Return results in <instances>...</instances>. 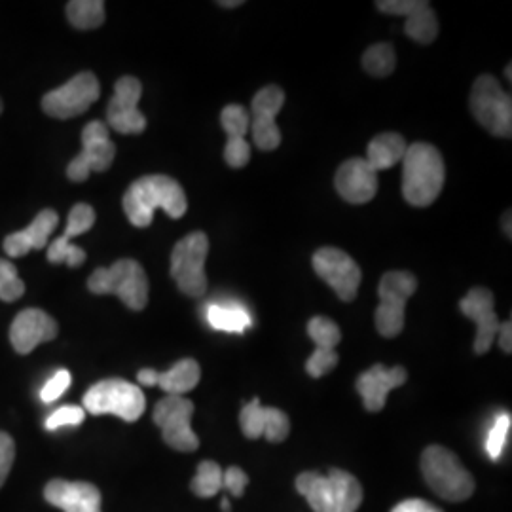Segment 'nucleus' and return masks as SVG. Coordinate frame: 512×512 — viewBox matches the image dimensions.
Listing matches in <instances>:
<instances>
[{"mask_svg": "<svg viewBox=\"0 0 512 512\" xmlns=\"http://www.w3.org/2000/svg\"><path fill=\"white\" fill-rule=\"evenodd\" d=\"M122 205L133 226L147 228L158 209H164L171 219H181L188 209V200L183 186L175 179L167 175H147L129 186Z\"/></svg>", "mask_w": 512, "mask_h": 512, "instance_id": "obj_1", "label": "nucleus"}, {"mask_svg": "<svg viewBox=\"0 0 512 512\" xmlns=\"http://www.w3.org/2000/svg\"><path fill=\"white\" fill-rule=\"evenodd\" d=\"M446 181V165L439 148L429 143L408 145L403 158V196L414 207H429Z\"/></svg>", "mask_w": 512, "mask_h": 512, "instance_id": "obj_2", "label": "nucleus"}, {"mask_svg": "<svg viewBox=\"0 0 512 512\" xmlns=\"http://www.w3.org/2000/svg\"><path fill=\"white\" fill-rule=\"evenodd\" d=\"M296 490L315 512H357L363 503V486L342 469H330L329 475L302 473Z\"/></svg>", "mask_w": 512, "mask_h": 512, "instance_id": "obj_3", "label": "nucleus"}, {"mask_svg": "<svg viewBox=\"0 0 512 512\" xmlns=\"http://www.w3.org/2000/svg\"><path fill=\"white\" fill-rule=\"evenodd\" d=\"M421 473L429 488L450 503L467 501L475 492V478L458 456L444 446H429L421 456Z\"/></svg>", "mask_w": 512, "mask_h": 512, "instance_id": "obj_4", "label": "nucleus"}, {"mask_svg": "<svg viewBox=\"0 0 512 512\" xmlns=\"http://www.w3.org/2000/svg\"><path fill=\"white\" fill-rule=\"evenodd\" d=\"M93 294H116L129 310L141 311L148 304L147 272L137 260L122 258L110 268L95 270L88 279Z\"/></svg>", "mask_w": 512, "mask_h": 512, "instance_id": "obj_5", "label": "nucleus"}, {"mask_svg": "<svg viewBox=\"0 0 512 512\" xmlns=\"http://www.w3.org/2000/svg\"><path fill=\"white\" fill-rule=\"evenodd\" d=\"M147 408V399L141 387L120 378L97 382L84 395V410L93 416L112 414L124 421H137Z\"/></svg>", "mask_w": 512, "mask_h": 512, "instance_id": "obj_6", "label": "nucleus"}, {"mask_svg": "<svg viewBox=\"0 0 512 512\" xmlns=\"http://www.w3.org/2000/svg\"><path fill=\"white\" fill-rule=\"evenodd\" d=\"M471 112L476 122L495 137L511 139V95L501 88L497 78L490 74L478 76L471 90Z\"/></svg>", "mask_w": 512, "mask_h": 512, "instance_id": "obj_7", "label": "nucleus"}, {"mask_svg": "<svg viewBox=\"0 0 512 512\" xmlns=\"http://www.w3.org/2000/svg\"><path fill=\"white\" fill-rule=\"evenodd\" d=\"M209 255V239L203 232H192L181 239L171 253V277L181 293L200 298L207 293L205 260Z\"/></svg>", "mask_w": 512, "mask_h": 512, "instance_id": "obj_8", "label": "nucleus"}, {"mask_svg": "<svg viewBox=\"0 0 512 512\" xmlns=\"http://www.w3.org/2000/svg\"><path fill=\"white\" fill-rule=\"evenodd\" d=\"M418 289L416 275L404 270L387 272L380 281L378 296L380 306L376 310V329L384 338H395L404 329V310Z\"/></svg>", "mask_w": 512, "mask_h": 512, "instance_id": "obj_9", "label": "nucleus"}, {"mask_svg": "<svg viewBox=\"0 0 512 512\" xmlns=\"http://www.w3.org/2000/svg\"><path fill=\"white\" fill-rule=\"evenodd\" d=\"M101 95V84L93 73L73 76L61 88L52 90L42 97V109L57 120H71L92 107Z\"/></svg>", "mask_w": 512, "mask_h": 512, "instance_id": "obj_10", "label": "nucleus"}, {"mask_svg": "<svg viewBox=\"0 0 512 512\" xmlns=\"http://www.w3.org/2000/svg\"><path fill=\"white\" fill-rule=\"evenodd\" d=\"M194 403L186 397L167 395L154 408V423L162 429L165 444L177 452H194L200 446V439L192 429Z\"/></svg>", "mask_w": 512, "mask_h": 512, "instance_id": "obj_11", "label": "nucleus"}, {"mask_svg": "<svg viewBox=\"0 0 512 512\" xmlns=\"http://www.w3.org/2000/svg\"><path fill=\"white\" fill-rule=\"evenodd\" d=\"M116 156V147L110 141L109 126L93 120L82 129V152L67 167V177L73 183H84L92 173L107 171Z\"/></svg>", "mask_w": 512, "mask_h": 512, "instance_id": "obj_12", "label": "nucleus"}, {"mask_svg": "<svg viewBox=\"0 0 512 512\" xmlns=\"http://www.w3.org/2000/svg\"><path fill=\"white\" fill-rule=\"evenodd\" d=\"M311 264L315 274L329 285L340 300L353 302L357 298L363 272L346 251L336 247H321L313 253Z\"/></svg>", "mask_w": 512, "mask_h": 512, "instance_id": "obj_13", "label": "nucleus"}, {"mask_svg": "<svg viewBox=\"0 0 512 512\" xmlns=\"http://www.w3.org/2000/svg\"><path fill=\"white\" fill-rule=\"evenodd\" d=\"M143 84L135 76H122L114 84V95L107 109L109 128L122 135H139L147 129V118L139 110Z\"/></svg>", "mask_w": 512, "mask_h": 512, "instance_id": "obj_14", "label": "nucleus"}, {"mask_svg": "<svg viewBox=\"0 0 512 512\" xmlns=\"http://www.w3.org/2000/svg\"><path fill=\"white\" fill-rule=\"evenodd\" d=\"M285 105V93L277 86H266L256 93L251 103V133L260 150H275L281 145V131L275 124L277 114Z\"/></svg>", "mask_w": 512, "mask_h": 512, "instance_id": "obj_15", "label": "nucleus"}, {"mask_svg": "<svg viewBox=\"0 0 512 512\" xmlns=\"http://www.w3.org/2000/svg\"><path fill=\"white\" fill-rule=\"evenodd\" d=\"M459 310L469 317L476 325L475 353L484 355L494 346L497 332H499V319L494 308V294L484 287L471 289L467 296L459 302Z\"/></svg>", "mask_w": 512, "mask_h": 512, "instance_id": "obj_16", "label": "nucleus"}, {"mask_svg": "<svg viewBox=\"0 0 512 512\" xmlns=\"http://www.w3.org/2000/svg\"><path fill=\"white\" fill-rule=\"evenodd\" d=\"M93 224H95V211H93L92 205L76 203L69 213L65 234L61 238L55 239L54 243L48 247V260L52 264L65 262L69 268L82 266L86 260V251L73 245L71 239L78 238V236L86 234L88 230H92Z\"/></svg>", "mask_w": 512, "mask_h": 512, "instance_id": "obj_17", "label": "nucleus"}, {"mask_svg": "<svg viewBox=\"0 0 512 512\" xmlns=\"http://www.w3.org/2000/svg\"><path fill=\"white\" fill-rule=\"evenodd\" d=\"M239 425L243 435L253 440L266 437L270 442H283L291 433L289 416L279 408L262 406L258 399L241 408Z\"/></svg>", "mask_w": 512, "mask_h": 512, "instance_id": "obj_18", "label": "nucleus"}, {"mask_svg": "<svg viewBox=\"0 0 512 512\" xmlns=\"http://www.w3.org/2000/svg\"><path fill=\"white\" fill-rule=\"evenodd\" d=\"M57 332L59 329L52 315L37 308H29L16 315L10 327V342L18 353L27 355L40 344L54 340Z\"/></svg>", "mask_w": 512, "mask_h": 512, "instance_id": "obj_19", "label": "nucleus"}, {"mask_svg": "<svg viewBox=\"0 0 512 512\" xmlns=\"http://www.w3.org/2000/svg\"><path fill=\"white\" fill-rule=\"evenodd\" d=\"M334 184L346 202L363 205L378 192V173L366 164L365 158H349L338 167Z\"/></svg>", "mask_w": 512, "mask_h": 512, "instance_id": "obj_20", "label": "nucleus"}, {"mask_svg": "<svg viewBox=\"0 0 512 512\" xmlns=\"http://www.w3.org/2000/svg\"><path fill=\"white\" fill-rule=\"evenodd\" d=\"M406 378H408V374L403 366L387 368L384 365H374L357 378L355 387H357L359 395L363 397L366 410L380 412L385 408L387 395L393 389L401 387L406 382Z\"/></svg>", "mask_w": 512, "mask_h": 512, "instance_id": "obj_21", "label": "nucleus"}, {"mask_svg": "<svg viewBox=\"0 0 512 512\" xmlns=\"http://www.w3.org/2000/svg\"><path fill=\"white\" fill-rule=\"evenodd\" d=\"M44 497L57 509L65 512L101 511V492L90 482L52 480L44 488Z\"/></svg>", "mask_w": 512, "mask_h": 512, "instance_id": "obj_22", "label": "nucleus"}, {"mask_svg": "<svg viewBox=\"0 0 512 512\" xmlns=\"http://www.w3.org/2000/svg\"><path fill=\"white\" fill-rule=\"evenodd\" d=\"M57 224H59V215L55 213L54 209L40 211L25 230L10 234L8 238L4 239L6 255L19 258V256L27 255L33 249H44L52 232L57 228Z\"/></svg>", "mask_w": 512, "mask_h": 512, "instance_id": "obj_23", "label": "nucleus"}, {"mask_svg": "<svg viewBox=\"0 0 512 512\" xmlns=\"http://www.w3.org/2000/svg\"><path fill=\"white\" fill-rule=\"evenodd\" d=\"M408 143L404 141L403 135L399 133H382L376 135L366 148V164L370 165L376 173L391 169L393 165L403 162Z\"/></svg>", "mask_w": 512, "mask_h": 512, "instance_id": "obj_24", "label": "nucleus"}, {"mask_svg": "<svg viewBox=\"0 0 512 512\" xmlns=\"http://www.w3.org/2000/svg\"><path fill=\"white\" fill-rule=\"evenodd\" d=\"M202 380V368L194 359H181L179 363L171 366L167 372L158 374V385L167 395L184 397L192 391Z\"/></svg>", "mask_w": 512, "mask_h": 512, "instance_id": "obj_25", "label": "nucleus"}, {"mask_svg": "<svg viewBox=\"0 0 512 512\" xmlns=\"http://www.w3.org/2000/svg\"><path fill=\"white\" fill-rule=\"evenodd\" d=\"M406 37L412 38L420 44H431L439 37V19L437 14L431 10L429 2L418 8L414 14H410L404 23Z\"/></svg>", "mask_w": 512, "mask_h": 512, "instance_id": "obj_26", "label": "nucleus"}, {"mask_svg": "<svg viewBox=\"0 0 512 512\" xmlns=\"http://www.w3.org/2000/svg\"><path fill=\"white\" fill-rule=\"evenodd\" d=\"M67 18L80 31H90L103 25L105 2L103 0H73L67 4Z\"/></svg>", "mask_w": 512, "mask_h": 512, "instance_id": "obj_27", "label": "nucleus"}, {"mask_svg": "<svg viewBox=\"0 0 512 512\" xmlns=\"http://www.w3.org/2000/svg\"><path fill=\"white\" fill-rule=\"evenodd\" d=\"M207 321L213 329L222 330V332H243L251 327L249 313L236 304L211 306L207 310Z\"/></svg>", "mask_w": 512, "mask_h": 512, "instance_id": "obj_28", "label": "nucleus"}, {"mask_svg": "<svg viewBox=\"0 0 512 512\" xmlns=\"http://www.w3.org/2000/svg\"><path fill=\"white\" fill-rule=\"evenodd\" d=\"M395 65H397V55H395V48L389 42L374 44L363 54V69L376 78L389 76L395 71Z\"/></svg>", "mask_w": 512, "mask_h": 512, "instance_id": "obj_29", "label": "nucleus"}, {"mask_svg": "<svg viewBox=\"0 0 512 512\" xmlns=\"http://www.w3.org/2000/svg\"><path fill=\"white\" fill-rule=\"evenodd\" d=\"M192 492L198 497H215L222 490V469L215 461H202L198 473L190 484Z\"/></svg>", "mask_w": 512, "mask_h": 512, "instance_id": "obj_30", "label": "nucleus"}, {"mask_svg": "<svg viewBox=\"0 0 512 512\" xmlns=\"http://www.w3.org/2000/svg\"><path fill=\"white\" fill-rule=\"evenodd\" d=\"M308 334L315 342V348L336 349L342 340L340 327L332 319L323 315H317L311 319L308 323Z\"/></svg>", "mask_w": 512, "mask_h": 512, "instance_id": "obj_31", "label": "nucleus"}, {"mask_svg": "<svg viewBox=\"0 0 512 512\" xmlns=\"http://www.w3.org/2000/svg\"><path fill=\"white\" fill-rule=\"evenodd\" d=\"M220 124L226 131L228 139H245L247 131L251 129V116L245 107L241 105H228L222 109Z\"/></svg>", "mask_w": 512, "mask_h": 512, "instance_id": "obj_32", "label": "nucleus"}, {"mask_svg": "<svg viewBox=\"0 0 512 512\" xmlns=\"http://www.w3.org/2000/svg\"><path fill=\"white\" fill-rule=\"evenodd\" d=\"M25 293V283L19 279L18 268L0 258V300L16 302Z\"/></svg>", "mask_w": 512, "mask_h": 512, "instance_id": "obj_33", "label": "nucleus"}, {"mask_svg": "<svg viewBox=\"0 0 512 512\" xmlns=\"http://www.w3.org/2000/svg\"><path fill=\"white\" fill-rule=\"evenodd\" d=\"M511 414H501L497 420H495L490 433H488V440H486V452L488 456L497 461L501 458L503 450H505V444L509 440V433H511Z\"/></svg>", "mask_w": 512, "mask_h": 512, "instance_id": "obj_34", "label": "nucleus"}, {"mask_svg": "<svg viewBox=\"0 0 512 512\" xmlns=\"http://www.w3.org/2000/svg\"><path fill=\"white\" fill-rule=\"evenodd\" d=\"M338 361H340V357H338L336 349L315 348L306 363V370L311 378H323L338 366Z\"/></svg>", "mask_w": 512, "mask_h": 512, "instance_id": "obj_35", "label": "nucleus"}, {"mask_svg": "<svg viewBox=\"0 0 512 512\" xmlns=\"http://www.w3.org/2000/svg\"><path fill=\"white\" fill-rule=\"evenodd\" d=\"M86 420V410L82 406H61L52 412L46 420L48 431H57L61 427H76Z\"/></svg>", "mask_w": 512, "mask_h": 512, "instance_id": "obj_36", "label": "nucleus"}, {"mask_svg": "<svg viewBox=\"0 0 512 512\" xmlns=\"http://www.w3.org/2000/svg\"><path fill=\"white\" fill-rule=\"evenodd\" d=\"M71 382H73V378H71L69 370H65V368L57 370L54 376L42 387L40 401L46 404L54 403L59 397H63L67 393V389L71 387Z\"/></svg>", "mask_w": 512, "mask_h": 512, "instance_id": "obj_37", "label": "nucleus"}, {"mask_svg": "<svg viewBox=\"0 0 512 512\" xmlns=\"http://www.w3.org/2000/svg\"><path fill=\"white\" fill-rule=\"evenodd\" d=\"M224 160L234 169L245 167L251 160V145L245 139H228L224 147Z\"/></svg>", "mask_w": 512, "mask_h": 512, "instance_id": "obj_38", "label": "nucleus"}, {"mask_svg": "<svg viewBox=\"0 0 512 512\" xmlns=\"http://www.w3.org/2000/svg\"><path fill=\"white\" fill-rule=\"evenodd\" d=\"M425 4H427L425 0H380V2H376L380 12L391 14V16H404V18H408L410 14H414Z\"/></svg>", "mask_w": 512, "mask_h": 512, "instance_id": "obj_39", "label": "nucleus"}, {"mask_svg": "<svg viewBox=\"0 0 512 512\" xmlns=\"http://www.w3.org/2000/svg\"><path fill=\"white\" fill-rule=\"evenodd\" d=\"M16 458V444L8 433L0 431V488L4 486L6 478L10 475L12 463Z\"/></svg>", "mask_w": 512, "mask_h": 512, "instance_id": "obj_40", "label": "nucleus"}, {"mask_svg": "<svg viewBox=\"0 0 512 512\" xmlns=\"http://www.w3.org/2000/svg\"><path fill=\"white\" fill-rule=\"evenodd\" d=\"M247 484H249V476L243 469L230 467V469L222 471V488H226L230 494L241 497L245 488H247Z\"/></svg>", "mask_w": 512, "mask_h": 512, "instance_id": "obj_41", "label": "nucleus"}, {"mask_svg": "<svg viewBox=\"0 0 512 512\" xmlns=\"http://www.w3.org/2000/svg\"><path fill=\"white\" fill-rule=\"evenodd\" d=\"M391 512H442L439 507L423 501V499H406L403 503H399L397 507H393Z\"/></svg>", "mask_w": 512, "mask_h": 512, "instance_id": "obj_42", "label": "nucleus"}, {"mask_svg": "<svg viewBox=\"0 0 512 512\" xmlns=\"http://www.w3.org/2000/svg\"><path fill=\"white\" fill-rule=\"evenodd\" d=\"M511 334V321H507V323H501V327H499V332H497V338H499V346H501V349H503L505 353H511L512 351Z\"/></svg>", "mask_w": 512, "mask_h": 512, "instance_id": "obj_43", "label": "nucleus"}, {"mask_svg": "<svg viewBox=\"0 0 512 512\" xmlns=\"http://www.w3.org/2000/svg\"><path fill=\"white\" fill-rule=\"evenodd\" d=\"M158 374L160 372H156L152 368H143V370H139L137 380H139V384L145 385V387H152V385H158Z\"/></svg>", "mask_w": 512, "mask_h": 512, "instance_id": "obj_44", "label": "nucleus"}, {"mask_svg": "<svg viewBox=\"0 0 512 512\" xmlns=\"http://www.w3.org/2000/svg\"><path fill=\"white\" fill-rule=\"evenodd\" d=\"M243 4V0H230V2H224V0H220L219 6H224V8H236V6H241Z\"/></svg>", "mask_w": 512, "mask_h": 512, "instance_id": "obj_45", "label": "nucleus"}, {"mask_svg": "<svg viewBox=\"0 0 512 512\" xmlns=\"http://www.w3.org/2000/svg\"><path fill=\"white\" fill-rule=\"evenodd\" d=\"M222 511L230 512V501H228V499H226V497H224V499H222Z\"/></svg>", "mask_w": 512, "mask_h": 512, "instance_id": "obj_46", "label": "nucleus"}, {"mask_svg": "<svg viewBox=\"0 0 512 512\" xmlns=\"http://www.w3.org/2000/svg\"><path fill=\"white\" fill-rule=\"evenodd\" d=\"M507 236L511 238V213H507Z\"/></svg>", "mask_w": 512, "mask_h": 512, "instance_id": "obj_47", "label": "nucleus"}, {"mask_svg": "<svg viewBox=\"0 0 512 512\" xmlns=\"http://www.w3.org/2000/svg\"><path fill=\"white\" fill-rule=\"evenodd\" d=\"M0 112H2V101H0Z\"/></svg>", "mask_w": 512, "mask_h": 512, "instance_id": "obj_48", "label": "nucleus"}]
</instances>
